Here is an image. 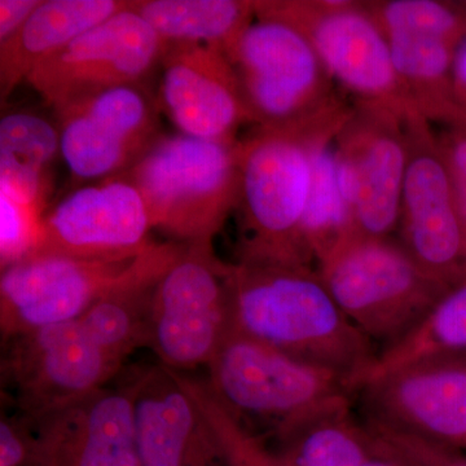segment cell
Instances as JSON below:
<instances>
[{"mask_svg": "<svg viewBox=\"0 0 466 466\" xmlns=\"http://www.w3.org/2000/svg\"><path fill=\"white\" fill-rule=\"evenodd\" d=\"M165 51L155 30L128 5L34 67L26 84L57 110L108 88L142 85Z\"/></svg>", "mask_w": 466, "mask_h": 466, "instance_id": "obj_12", "label": "cell"}, {"mask_svg": "<svg viewBox=\"0 0 466 466\" xmlns=\"http://www.w3.org/2000/svg\"><path fill=\"white\" fill-rule=\"evenodd\" d=\"M437 137L441 156L450 171L456 205L466 231V126L444 127Z\"/></svg>", "mask_w": 466, "mask_h": 466, "instance_id": "obj_30", "label": "cell"}, {"mask_svg": "<svg viewBox=\"0 0 466 466\" xmlns=\"http://www.w3.org/2000/svg\"><path fill=\"white\" fill-rule=\"evenodd\" d=\"M364 5L385 35L429 36L456 48L466 38V2L375 0Z\"/></svg>", "mask_w": 466, "mask_h": 466, "instance_id": "obj_28", "label": "cell"}, {"mask_svg": "<svg viewBox=\"0 0 466 466\" xmlns=\"http://www.w3.org/2000/svg\"><path fill=\"white\" fill-rule=\"evenodd\" d=\"M351 211L343 196L337 170L334 140L314 146L303 236L315 260L351 231Z\"/></svg>", "mask_w": 466, "mask_h": 466, "instance_id": "obj_26", "label": "cell"}, {"mask_svg": "<svg viewBox=\"0 0 466 466\" xmlns=\"http://www.w3.org/2000/svg\"><path fill=\"white\" fill-rule=\"evenodd\" d=\"M208 383L241 421L283 428L324 401L350 394L345 377L229 329L208 363Z\"/></svg>", "mask_w": 466, "mask_h": 466, "instance_id": "obj_7", "label": "cell"}, {"mask_svg": "<svg viewBox=\"0 0 466 466\" xmlns=\"http://www.w3.org/2000/svg\"><path fill=\"white\" fill-rule=\"evenodd\" d=\"M152 229L142 195L119 174L78 187L46 213L32 256L124 262L148 249Z\"/></svg>", "mask_w": 466, "mask_h": 466, "instance_id": "obj_14", "label": "cell"}, {"mask_svg": "<svg viewBox=\"0 0 466 466\" xmlns=\"http://www.w3.org/2000/svg\"><path fill=\"white\" fill-rule=\"evenodd\" d=\"M226 283L232 329L339 373L348 389L376 357L311 267L227 263Z\"/></svg>", "mask_w": 466, "mask_h": 466, "instance_id": "obj_1", "label": "cell"}, {"mask_svg": "<svg viewBox=\"0 0 466 466\" xmlns=\"http://www.w3.org/2000/svg\"><path fill=\"white\" fill-rule=\"evenodd\" d=\"M232 64L256 126L299 125L348 106L308 39L280 21L256 17Z\"/></svg>", "mask_w": 466, "mask_h": 466, "instance_id": "obj_6", "label": "cell"}, {"mask_svg": "<svg viewBox=\"0 0 466 466\" xmlns=\"http://www.w3.org/2000/svg\"><path fill=\"white\" fill-rule=\"evenodd\" d=\"M407 170L401 198V245L444 287L466 280V231L437 134L424 116L406 121Z\"/></svg>", "mask_w": 466, "mask_h": 466, "instance_id": "obj_11", "label": "cell"}, {"mask_svg": "<svg viewBox=\"0 0 466 466\" xmlns=\"http://www.w3.org/2000/svg\"><path fill=\"white\" fill-rule=\"evenodd\" d=\"M142 466H205L216 446L195 401L173 370L153 367L133 381Z\"/></svg>", "mask_w": 466, "mask_h": 466, "instance_id": "obj_18", "label": "cell"}, {"mask_svg": "<svg viewBox=\"0 0 466 466\" xmlns=\"http://www.w3.org/2000/svg\"><path fill=\"white\" fill-rule=\"evenodd\" d=\"M139 257L124 262H103L32 256L2 269L3 339L78 320L96 300L133 274Z\"/></svg>", "mask_w": 466, "mask_h": 466, "instance_id": "obj_15", "label": "cell"}, {"mask_svg": "<svg viewBox=\"0 0 466 466\" xmlns=\"http://www.w3.org/2000/svg\"><path fill=\"white\" fill-rule=\"evenodd\" d=\"M45 211L0 188L2 269L32 256L41 238Z\"/></svg>", "mask_w": 466, "mask_h": 466, "instance_id": "obj_29", "label": "cell"}, {"mask_svg": "<svg viewBox=\"0 0 466 466\" xmlns=\"http://www.w3.org/2000/svg\"><path fill=\"white\" fill-rule=\"evenodd\" d=\"M60 130L42 116L11 112L0 121V188L45 211Z\"/></svg>", "mask_w": 466, "mask_h": 466, "instance_id": "obj_24", "label": "cell"}, {"mask_svg": "<svg viewBox=\"0 0 466 466\" xmlns=\"http://www.w3.org/2000/svg\"><path fill=\"white\" fill-rule=\"evenodd\" d=\"M386 39L395 70L420 115L444 127L466 126V110L453 84L458 48L429 36L391 34Z\"/></svg>", "mask_w": 466, "mask_h": 466, "instance_id": "obj_23", "label": "cell"}, {"mask_svg": "<svg viewBox=\"0 0 466 466\" xmlns=\"http://www.w3.org/2000/svg\"><path fill=\"white\" fill-rule=\"evenodd\" d=\"M352 106L302 124L256 126L238 140V262L308 266L303 236L314 146L336 139Z\"/></svg>", "mask_w": 466, "mask_h": 466, "instance_id": "obj_2", "label": "cell"}, {"mask_svg": "<svg viewBox=\"0 0 466 466\" xmlns=\"http://www.w3.org/2000/svg\"><path fill=\"white\" fill-rule=\"evenodd\" d=\"M42 0H0V43L14 35L32 16Z\"/></svg>", "mask_w": 466, "mask_h": 466, "instance_id": "obj_32", "label": "cell"}, {"mask_svg": "<svg viewBox=\"0 0 466 466\" xmlns=\"http://www.w3.org/2000/svg\"><path fill=\"white\" fill-rule=\"evenodd\" d=\"M159 106L180 134L236 142L254 124L235 66L222 52L201 45L171 46L161 64Z\"/></svg>", "mask_w": 466, "mask_h": 466, "instance_id": "obj_17", "label": "cell"}, {"mask_svg": "<svg viewBox=\"0 0 466 466\" xmlns=\"http://www.w3.org/2000/svg\"><path fill=\"white\" fill-rule=\"evenodd\" d=\"M128 5V0H42L20 30L0 43L2 100L26 82L34 67Z\"/></svg>", "mask_w": 466, "mask_h": 466, "instance_id": "obj_20", "label": "cell"}, {"mask_svg": "<svg viewBox=\"0 0 466 466\" xmlns=\"http://www.w3.org/2000/svg\"><path fill=\"white\" fill-rule=\"evenodd\" d=\"M406 121L390 109L355 101L337 134V170L352 218L349 235L390 238L400 227Z\"/></svg>", "mask_w": 466, "mask_h": 466, "instance_id": "obj_10", "label": "cell"}, {"mask_svg": "<svg viewBox=\"0 0 466 466\" xmlns=\"http://www.w3.org/2000/svg\"><path fill=\"white\" fill-rule=\"evenodd\" d=\"M130 8L167 48L208 46L231 63L242 35L256 20V2L249 0H131Z\"/></svg>", "mask_w": 466, "mask_h": 466, "instance_id": "obj_21", "label": "cell"}, {"mask_svg": "<svg viewBox=\"0 0 466 466\" xmlns=\"http://www.w3.org/2000/svg\"><path fill=\"white\" fill-rule=\"evenodd\" d=\"M124 175L142 195L153 229L180 244L214 241L238 207V140L162 135Z\"/></svg>", "mask_w": 466, "mask_h": 466, "instance_id": "obj_3", "label": "cell"}, {"mask_svg": "<svg viewBox=\"0 0 466 466\" xmlns=\"http://www.w3.org/2000/svg\"><path fill=\"white\" fill-rule=\"evenodd\" d=\"M372 443V453H370V458H368L366 464L363 466H416L410 464V461L401 458L398 453L392 452L391 450L383 446L380 441L373 440V438Z\"/></svg>", "mask_w": 466, "mask_h": 466, "instance_id": "obj_34", "label": "cell"}, {"mask_svg": "<svg viewBox=\"0 0 466 466\" xmlns=\"http://www.w3.org/2000/svg\"><path fill=\"white\" fill-rule=\"evenodd\" d=\"M55 113L61 156L76 182L126 173L162 137L157 103L142 85L96 92Z\"/></svg>", "mask_w": 466, "mask_h": 466, "instance_id": "obj_13", "label": "cell"}, {"mask_svg": "<svg viewBox=\"0 0 466 466\" xmlns=\"http://www.w3.org/2000/svg\"><path fill=\"white\" fill-rule=\"evenodd\" d=\"M453 84H455L459 103L466 110V38L456 51L455 63H453Z\"/></svg>", "mask_w": 466, "mask_h": 466, "instance_id": "obj_33", "label": "cell"}, {"mask_svg": "<svg viewBox=\"0 0 466 466\" xmlns=\"http://www.w3.org/2000/svg\"><path fill=\"white\" fill-rule=\"evenodd\" d=\"M291 466H363L372 438L352 419L349 394L339 395L275 431Z\"/></svg>", "mask_w": 466, "mask_h": 466, "instance_id": "obj_22", "label": "cell"}, {"mask_svg": "<svg viewBox=\"0 0 466 466\" xmlns=\"http://www.w3.org/2000/svg\"><path fill=\"white\" fill-rule=\"evenodd\" d=\"M400 452L416 466H466V460L451 452V447L420 437H408L401 441Z\"/></svg>", "mask_w": 466, "mask_h": 466, "instance_id": "obj_31", "label": "cell"}, {"mask_svg": "<svg viewBox=\"0 0 466 466\" xmlns=\"http://www.w3.org/2000/svg\"><path fill=\"white\" fill-rule=\"evenodd\" d=\"M360 391L367 421L466 447V352L417 361Z\"/></svg>", "mask_w": 466, "mask_h": 466, "instance_id": "obj_16", "label": "cell"}, {"mask_svg": "<svg viewBox=\"0 0 466 466\" xmlns=\"http://www.w3.org/2000/svg\"><path fill=\"white\" fill-rule=\"evenodd\" d=\"M318 263L343 314L385 348L412 330L450 290L390 238L345 236Z\"/></svg>", "mask_w": 466, "mask_h": 466, "instance_id": "obj_4", "label": "cell"}, {"mask_svg": "<svg viewBox=\"0 0 466 466\" xmlns=\"http://www.w3.org/2000/svg\"><path fill=\"white\" fill-rule=\"evenodd\" d=\"M171 370V368H170ZM177 381L195 401L207 425L218 455L228 466H291L280 455L269 452L244 422L217 397L208 381L174 370Z\"/></svg>", "mask_w": 466, "mask_h": 466, "instance_id": "obj_27", "label": "cell"}, {"mask_svg": "<svg viewBox=\"0 0 466 466\" xmlns=\"http://www.w3.org/2000/svg\"><path fill=\"white\" fill-rule=\"evenodd\" d=\"M3 380L21 415L43 421L101 390L121 363L78 320L48 325L5 339Z\"/></svg>", "mask_w": 466, "mask_h": 466, "instance_id": "obj_9", "label": "cell"}, {"mask_svg": "<svg viewBox=\"0 0 466 466\" xmlns=\"http://www.w3.org/2000/svg\"><path fill=\"white\" fill-rule=\"evenodd\" d=\"M460 352H466V280L451 288L406 336L376 354L370 366L350 382V392L417 361Z\"/></svg>", "mask_w": 466, "mask_h": 466, "instance_id": "obj_25", "label": "cell"}, {"mask_svg": "<svg viewBox=\"0 0 466 466\" xmlns=\"http://www.w3.org/2000/svg\"><path fill=\"white\" fill-rule=\"evenodd\" d=\"M226 265L213 241L186 244L153 291L149 346L162 366H208L231 329Z\"/></svg>", "mask_w": 466, "mask_h": 466, "instance_id": "obj_8", "label": "cell"}, {"mask_svg": "<svg viewBox=\"0 0 466 466\" xmlns=\"http://www.w3.org/2000/svg\"><path fill=\"white\" fill-rule=\"evenodd\" d=\"M256 17L299 30L328 75L359 103L375 104L403 119L422 116L395 70L390 47L364 2L256 0Z\"/></svg>", "mask_w": 466, "mask_h": 466, "instance_id": "obj_5", "label": "cell"}, {"mask_svg": "<svg viewBox=\"0 0 466 466\" xmlns=\"http://www.w3.org/2000/svg\"><path fill=\"white\" fill-rule=\"evenodd\" d=\"M48 466H142L133 382L95 392L45 420Z\"/></svg>", "mask_w": 466, "mask_h": 466, "instance_id": "obj_19", "label": "cell"}]
</instances>
